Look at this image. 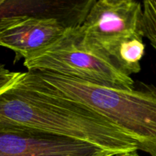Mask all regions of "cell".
<instances>
[{"label":"cell","instance_id":"cell-1","mask_svg":"<svg viewBox=\"0 0 156 156\" xmlns=\"http://www.w3.org/2000/svg\"><path fill=\"white\" fill-rule=\"evenodd\" d=\"M0 133L66 137L117 155L137 150L135 142L106 117L53 92L30 71L0 91Z\"/></svg>","mask_w":156,"mask_h":156},{"label":"cell","instance_id":"cell-2","mask_svg":"<svg viewBox=\"0 0 156 156\" xmlns=\"http://www.w3.org/2000/svg\"><path fill=\"white\" fill-rule=\"evenodd\" d=\"M30 72L53 92L106 117L135 142L137 150L156 156L155 86L136 82L132 89H117L53 73Z\"/></svg>","mask_w":156,"mask_h":156},{"label":"cell","instance_id":"cell-3","mask_svg":"<svg viewBox=\"0 0 156 156\" xmlns=\"http://www.w3.org/2000/svg\"><path fill=\"white\" fill-rule=\"evenodd\" d=\"M28 71L50 73L101 86L132 89V78L105 53L88 44L80 25L68 27L62 37L24 59Z\"/></svg>","mask_w":156,"mask_h":156},{"label":"cell","instance_id":"cell-4","mask_svg":"<svg viewBox=\"0 0 156 156\" xmlns=\"http://www.w3.org/2000/svg\"><path fill=\"white\" fill-rule=\"evenodd\" d=\"M142 18L141 2L98 0L94 1L88 9L80 28L85 41L120 68L117 53L122 44L133 38H143Z\"/></svg>","mask_w":156,"mask_h":156},{"label":"cell","instance_id":"cell-5","mask_svg":"<svg viewBox=\"0 0 156 156\" xmlns=\"http://www.w3.org/2000/svg\"><path fill=\"white\" fill-rule=\"evenodd\" d=\"M68 27L56 18L33 15H11L0 21V46L15 52V62L55 42Z\"/></svg>","mask_w":156,"mask_h":156},{"label":"cell","instance_id":"cell-6","mask_svg":"<svg viewBox=\"0 0 156 156\" xmlns=\"http://www.w3.org/2000/svg\"><path fill=\"white\" fill-rule=\"evenodd\" d=\"M73 139L34 133H0V156H114Z\"/></svg>","mask_w":156,"mask_h":156},{"label":"cell","instance_id":"cell-7","mask_svg":"<svg viewBox=\"0 0 156 156\" xmlns=\"http://www.w3.org/2000/svg\"><path fill=\"white\" fill-rule=\"evenodd\" d=\"M143 18L142 29L146 37L156 51V0H147L142 3Z\"/></svg>","mask_w":156,"mask_h":156},{"label":"cell","instance_id":"cell-8","mask_svg":"<svg viewBox=\"0 0 156 156\" xmlns=\"http://www.w3.org/2000/svg\"><path fill=\"white\" fill-rule=\"evenodd\" d=\"M20 72H12L0 64V91L12 85L20 75Z\"/></svg>","mask_w":156,"mask_h":156},{"label":"cell","instance_id":"cell-9","mask_svg":"<svg viewBox=\"0 0 156 156\" xmlns=\"http://www.w3.org/2000/svg\"><path fill=\"white\" fill-rule=\"evenodd\" d=\"M15 12V2L0 1V21L5 17L16 15Z\"/></svg>","mask_w":156,"mask_h":156},{"label":"cell","instance_id":"cell-10","mask_svg":"<svg viewBox=\"0 0 156 156\" xmlns=\"http://www.w3.org/2000/svg\"><path fill=\"white\" fill-rule=\"evenodd\" d=\"M114 156H140L139 155L137 150L135 151H131V152H123V153L117 154V155Z\"/></svg>","mask_w":156,"mask_h":156}]
</instances>
